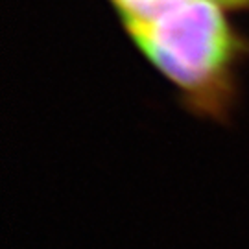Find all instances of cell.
<instances>
[{
	"instance_id": "6da1fadb",
	"label": "cell",
	"mask_w": 249,
	"mask_h": 249,
	"mask_svg": "<svg viewBox=\"0 0 249 249\" xmlns=\"http://www.w3.org/2000/svg\"><path fill=\"white\" fill-rule=\"evenodd\" d=\"M249 0H185L148 20L122 24L135 48L168 80L190 115L231 124L240 102L249 36L232 15Z\"/></svg>"
},
{
	"instance_id": "7a4b0ae2",
	"label": "cell",
	"mask_w": 249,
	"mask_h": 249,
	"mask_svg": "<svg viewBox=\"0 0 249 249\" xmlns=\"http://www.w3.org/2000/svg\"><path fill=\"white\" fill-rule=\"evenodd\" d=\"M122 24L148 20L179 6L185 0H107Z\"/></svg>"
}]
</instances>
